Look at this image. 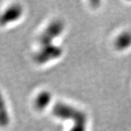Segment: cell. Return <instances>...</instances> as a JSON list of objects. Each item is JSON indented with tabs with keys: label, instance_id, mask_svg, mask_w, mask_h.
I'll return each mask as SVG.
<instances>
[{
	"label": "cell",
	"instance_id": "6da1fadb",
	"mask_svg": "<svg viewBox=\"0 0 131 131\" xmlns=\"http://www.w3.org/2000/svg\"><path fill=\"white\" fill-rule=\"evenodd\" d=\"M64 29L63 23L56 20L47 26L39 37V48L34 56V60L39 64H44L55 60L62 55V48L53 44Z\"/></svg>",
	"mask_w": 131,
	"mask_h": 131
},
{
	"label": "cell",
	"instance_id": "277c9868",
	"mask_svg": "<svg viewBox=\"0 0 131 131\" xmlns=\"http://www.w3.org/2000/svg\"><path fill=\"white\" fill-rule=\"evenodd\" d=\"M51 99L52 96L50 93H49L48 91H42L36 97L34 101L35 106L38 110H43L46 108L50 103Z\"/></svg>",
	"mask_w": 131,
	"mask_h": 131
},
{
	"label": "cell",
	"instance_id": "3957f363",
	"mask_svg": "<svg viewBox=\"0 0 131 131\" xmlns=\"http://www.w3.org/2000/svg\"><path fill=\"white\" fill-rule=\"evenodd\" d=\"M24 14V8L19 4L9 6L0 15V26L4 27L17 21Z\"/></svg>",
	"mask_w": 131,
	"mask_h": 131
},
{
	"label": "cell",
	"instance_id": "7a4b0ae2",
	"mask_svg": "<svg viewBox=\"0 0 131 131\" xmlns=\"http://www.w3.org/2000/svg\"><path fill=\"white\" fill-rule=\"evenodd\" d=\"M52 113L55 116L63 119L73 121L70 131H85L87 118L84 113L65 103H58L54 106Z\"/></svg>",
	"mask_w": 131,
	"mask_h": 131
},
{
	"label": "cell",
	"instance_id": "5b68a950",
	"mask_svg": "<svg viewBox=\"0 0 131 131\" xmlns=\"http://www.w3.org/2000/svg\"><path fill=\"white\" fill-rule=\"evenodd\" d=\"M9 123V116L7 112L5 100L0 93V126L6 127Z\"/></svg>",
	"mask_w": 131,
	"mask_h": 131
},
{
	"label": "cell",
	"instance_id": "8992f818",
	"mask_svg": "<svg viewBox=\"0 0 131 131\" xmlns=\"http://www.w3.org/2000/svg\"><path fill=\"white\" fill-rule=\"evenodd\" d=\"M131 45V34L125 32L120 34L116 41V46L119 50L125 49Z\"/></svg>",
	"mask_w": 131,
	"mask_h": 131
}]
</instances>
